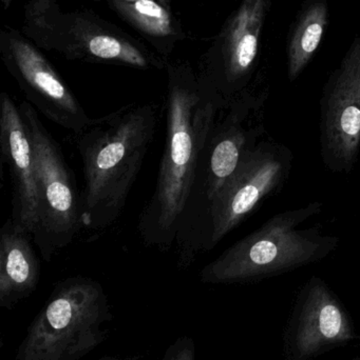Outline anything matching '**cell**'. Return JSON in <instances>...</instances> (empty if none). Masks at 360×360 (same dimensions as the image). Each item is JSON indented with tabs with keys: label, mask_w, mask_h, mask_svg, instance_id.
<instances>
[{
	"label": "cell",
	"mask_w": 360,
	"mask_h": 360,
	"mask_svg": "<svg viewBox=\"0 0 360 360\" xmlns=\"http://www.w3.org/2000/svg\"><path fill=\"white\" fill-rule=\"evenodd\" d=\"M168 74L164 152L156 190L137 226L143 243L162 252L175 245L199 162L222 111L216 99L201 88L190 67L171 65Z\"/></svg>",
	"instance_id": "1"
},
{
	"label": "cell",
	"mask_w": 360,
	"mask_h": 360,
	"mask_svg": "<svg viewBox=\"0 0 360 360\" xmlns=\"http://www.w3.org/2000/svg\"><path fill=\"white\" fill-rule=\"evenodd\" d=\"M158 108L131 103L92 118L75 135L84 168V224L99 231L122 215L156 134Z\"/></svg>",
	"instance_id": "2"
},
{
	"label": "cell",
	"mask_w": 360,
	"mask_h": 360,
	"mask_svg": "<svg viewBox=\"0 0 360 360\" xmlns=\"http://www.w3.org/2000/svg\"><path fill=\"white\" fill-rule=\"evenodd\" d=\"M323 205L313 201L273 216L206 264L201 281L211 285L253 283L321 262L337 249L340 238L300 226L321 213Z\"/></svg>",
	"instance_id": "3"
},
{
	"label": "cell",
	"mask_w": 360,
	"mask_h": 360,
	"mask_svg": "<svg viewBox=\"0 0 360 360\" xmlns=\"http://www.w3.org/2000/svg\"><path fill=\"white\" fill-rule=\"evenodd\" d=\"M109 304L101 283L74 276L55 285L14 360H80L106 338Z\"/></svg>",
	"instance_id": "4"
},
{
	"label": "cell",
	"mask_w": 360,
	"mask_h": 360,
	"mask_svg": "<svg viewBox=\"0 0 360 360\" xmlns=\"http://www.w3.org/2000/svg\"><path fill=\"white\" fill-rule=\"evenodd\" d=\"M33 146L38 181V222L32 235L42 259L55 254L75 238L84 224V200L73 171L66 162L56 139L27 101L19 105Z\"/></svg>",
	"instance_id": "5"
},
{
	"label": "cell",
	"mask_w": 360,
	"mask_h": 360,
	"mask_svg": "<svg viewBox=\"0 0 360 360\" xmlns=\"http://www.w3.org/2000/svg\"><path fill=\"white\" fill-rule=\"evenodd\" d=\"M293 155L285 146L260 141L241 160L209 210L203 251L213 249L289 177Z\"/></svg>",
	"instance_id": "6"
},
{
	"label": "cell",
	"mask_w": 360,
	"mask_h": 360,
	"mask_svg": "<svg viewBox=\"0 0 360 360\" xmlns=\"http://www.w3.org/2000/svg\"><path fill=\"white\" fill-rule=\"evenodd\" d=\"M0 39L2 60L27 103L44 117L74 134L90 124L92 118L35 46L11 29L4 30Z\"/></svg>",
	"instance_id": "7"
},
{
	"label": "cell",
	"mask_w": 360,
	"mask_h": 360,
	"mask_svg": "<svg viewBox=\"0 0 360 360\" xmlns=\"http://www.w3.org/2000/svg\"><path fill=\"white\" fill-rule=\"evenodd\" d=\"M321 155L334 173H350L360 149V37L323 89L321 103Z\"/></svg>",
	"instance_id": "8"
},
{
	"label": "cell",
	"mask_w": 360,
	"mask_h": 360,
	"mask_svg": "<svg viewBox=\"0 0 360 360\" xmlns=\"http://www.w3.org/2000/svg\"><path fill=\"white\" fill-rule=\"evenodd\" d=\"M268 10V0H242L224 31L219 63L197 75L222 110L240 95L253 70Z\"/></svg>",
	"instance_id": "9"
},
{
	"label": "cell",
	"mask_w": 360,
	"mask_h": 360,
	"mask_svg": "<svg viewBox=\"0 0 360 360\" xmlns=\"http://www.w3.org/2000/svg\"><path fill=\"white\" fill-rule=\"evenodd\" d=\"M355 338L352 321L329 285L313 276L300 292L285 334L287 360H311Z\"/></svg>",
	"instance_id": "10"
},
{
	"label": "cell",
	"mask_w": 360,
	"mask_h": 360,
	"mask_svg": "<svg viewBox=\"0 0 360 360\" xmlns=\"http://www.w3.org/2000/svg\"><path fill=\"white\" fill-rule=\"evenodd\" d=\"M0 149L2 166L12 180L11 220L23 232L33 235L38 222V181L33 146L25 120L10 95H0Z\"/></svg>",
	"instance_id": "11"
},
{
	"label": "cell",
	"mask_w": 360,
	"mask_h": 360,
	"mask_svg": "<svg viewBox=\"0 0 360 360\" xmlns=\"http://www.w3.org/2000/svg\"><path fill=\"white\" fill-rule=\"evenodd\" d=\"M63 31L49 42L48 49L63 53L68 58L118 63L137 69H163V60L154 58L124 38L101 31L82 16H68Z\"/></svg>",
	"instance_id": "12"
},
{
	"label": "cell",
	"mask_w": 360,
	"mask_h": 360,
	"mask_svg": "<svg viewBox=\"0 0 360 360\" xmlns=\"http://www.w3.org/2000/svg\"><path fill=\"white\" fill-rule=\"evenodd\" d=\"M32 236L17 229L8 218L0 231V306L14 308L34 293L40 277V264Z\"/></svg>",
	"instance_id": "13"
},
{
	"label": "cell",
	"mask_w": 360,
	"mask_h": 360,
	"mask_svg": "<svg viewBox=\"0 0 360 360\" xmlns=\"http://www.w3.org/2000/svg\"><path fill=\"white\" fill-rule=\"evenodd\" d=\"M328 18L325 0L311 2L298 17L287 46V74L291 82L299 77L318 50Z\"/></svg>",
	"instance_id": "14"
},
{
	"label": "cell",
	"mask_w": 360,
	"mask_h": 360,
	"mask_svg": "<svg viewBox=\"0 0 360 360\" xmlns=\"http://www.w3.org/2000/svg\"><path fill=\"white\" fill-rule=\"evenodd\" d=\"M123 17L154 40L178 41L181 32L169 11L156 0H113Z\"/></svg>",
	"instance_id": "15"
},
{
	"label": "cell",
	"mask_w": 360,
	"mask_h": 360,
	"mask_svg": "<svg viewBox=\"0 0 360 360\" xmlns=\"http://www.w3.org/2000/svg\"><path fill=\"white\" fill-rule=\"evenodd\" d=\"M170 360H192V354L187 349L180 350L175 354L171 355Z\"/></svg>",
	"instance_id": "16"
},
{
	"label": "cell",
	"mask_w": 360,
	"mask_h": 360,
	"mask_svg": "<svg viewBox=\"0 0 360 360\" xmlns=\"http://www.w3.org/2000/svg\"><path fill=\"white\" fill-rule=\"evenodd\" d=\"M163 1H168V0H163Z\"/></svg>",
	"instance_id": "17"
},
{
	"label": "cell",
	"mask_w": 360,
	"mask_h": 360,
	"mask_svg": "<svg viewBox=\"0 0 360 360\" xmlns=\"http://www.w3.org/2000/svg\"><path fill=\"white\" fill-rule=\"evenodd\" d=\"M355 360H360V359H355Z\"/></svg>",
	"instance_id": "18"
}]
</instances>
